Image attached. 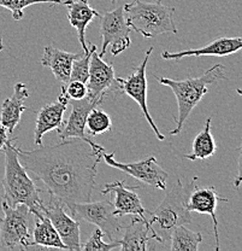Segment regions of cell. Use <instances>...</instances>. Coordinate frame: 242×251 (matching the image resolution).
Returning <instances> with one entry per match:
<instances>
[{
	"label": "cell",
	"instance_id": "16",
	"mask_svg": "<svg viewBox=\"0 0 242 251\" xmlns=\"http://www.w3.org/2000/svg\"><path fill=\"white\" fill-rule=\"evenodd\" d=\"M242 49V38H217L206 46L200 49H191L186 51L179 52H169L163 51L160 57L166 61H179V59L188 58V57H202V56H215L224 57L239 52Z\"/></svg>",
	"mask_w": 242,
	"mask_h": 251
},
{
	"label": "cell",
	"instance_id": "27",
	"mask_svg": "<svg viewBox=\"0 0 242 251\" xmlns=\"http://www.w3.org/2000/svg\"><path fill=\"white\" fill-rule=\"evenodd\" d=\"M95 45H90L88 53L80 54L77 58L74 59L71 65V72H70L69 81H81L86 83L88 80V73H89V61L90 54Z\"/></svg>",
	"mask_w": 242,
	"mask_h": 251
},
{
	"label": "cell",
	"instance_id": "9",
	"mask_svg": "<svg viewBox=\"0 0 242 251\" xmlns=\"http://www.w3.org/2000/svg\"><path fill=\"white\" fill-rule=\"evenodd\" d=\"M153 52V47L146 51L145 58L140 63L137 67L134 68L132 74L128 77L122 78L116 77L117 83H118V90L121 94H127L129 96L132 100L136 101L139 104L140 109H141L142 114H144L145 119L150 124L151 128L154 132L155 137L158 140L163 141L165 140V135L161 134V132L158 129L157 125L153 121L152 116H151L150 111H148L147 106V77H146V68H147V63L150 61V57Z\"/></svg>",
	"mask_w": 242,
	"mask_h": 251
},
{
	"label": "cell",
	"instance_id": "18",
	"mask_svg": "<svg viewBox=\"0 0 242 251\" xmlns=\"http://www.w3.org/2000/svg\"><path fill=\"white\" fill-rule=\"evenodd\" d=\"M63 4L67 9L69 23L76 29L83 53H88L89 49L86 43V29L94 17H100V14L90 6L88 0H65Z\"/></svg>",
	"mask_w": 242,
	"mask_h": 251
},
{
	"label": "cell",
	"instance_id": "2",
	"mask_svg": "<svg viewBox=\"0 0 242 251\" xmlns=\"http://www.w3.org/2000/svg\"><path fill=\"white\" fill-rule=\"evenodd\" d=\"M10 140L4 150L5 172L2 177L4 200L10 206L25 204L34 218L44 216L45 203L40 196V190L29 176V173L18 159L17 146Z\"/></svg>",
	"mask_w": 242,
	"mask_h": 251
},
{
	"label": "cell",
	"instance_id": "22",
	"mask_svg": "<svg viewBox=\"0 0 242 251\" xmlns=\"http://www.w3.org/2000/svg\"><path fill=\"white\" fill-rule=\"evenodd\" d=\"M34 247L41 248V249L56 248V249L66 250V247L62 242L58 232L56 231V228H54L47 216L44 215L41 218H34L30 248Z\"/></svg>",
	"mask_w": 242,
	"mask_h": 251
},
{
	"label": "cell",
	"instance_id": "14",
	"mask_svg": "<svg viewBox=\"0 0 242 251\" xmlns=\"http://www.w3.org/2000/svg\"><path fill=\"white\" fill-rule=\"evenodd\" d=\"M100 104H103V101L88 96L80 100H69V105H71V114L65 124L57 129L58 137L62 140L79 138L85 141H89L90 139L86 134V121L90 110Z\"/></svg>",
	"mask_w": 242,
	"mask_h": 251
},
{
	"label": "cell",
	"instance_id": "1",
	"mask_svg": "<svg viewBox=\"0 0 242 251\" xmlns=\"http://www.w3.org/2000/svg\"><path fill=\"white\" fill-rule=\"evenodd\" d=\"M18 159L28 173L41 181L51 200L63 204L90 202L95 187L98 164L105 149L90 139H66L51 146H39L35 150L17 148Z\"/></svg>",
	"mask_w": 242,
	"mask_h": 251
},
{
	"label": "cell",
	"instance_id": "30",
	"mask_svg": "<svg viewBox=\"0 0 242 251\" xmlns=\"http://www.w3.org/2000/svg\"><path fill=\"white\" fill-rule=\"evenodd\" d=\"M11 140L9 138V132H7L6 128L4 127L1 124H0V153L4 152L5 150V146L9 141Z\"/></svg>",
	"mask_w": 242,
	"mask_h": 251
},
{
	"label": "cell",
	"instance_id": "21",
	"mask_svg": "<svg viewBox=\"0 0 242 251\" xmlns=\"http://www.w3.org/2000/svg\"><path fill=\"white\" fill-rule=\"evenodd\" d=\"M79 56L80 53H71V52L63 51V50L56 49L53 46H46L44 49L40 63L41 65L48 68L53 73L54 77L62 85H65V83L69 82L72 62Z\"/></svg>",
	"mask_w": 242,
	"mask_h": 251
},
{
	"label": "cell",
	"instance_id": "13",
	"mask_svg": "<svg viewBox=\"0 0 242 251\" xmlns=\"http://www.w3.org/2000/svg\"><path fill=\"white\" fill-rule=\"evenodd\" d=\"M44 215L47 216L52 222L62 242L66 247V250L79 251L82 249L80 222L66 213V209L63 204L54 200H49V203H45Z\"/></svg>",
	"mask_w": 242,
	"mask_h": 251
},
{
	"label": "cell",
	"instance_id": "4",
	"mask_svg": "<svg viewBox=\"0 0 242 251\" xmlns=\"http://www.w3.org/2000/svg\"><path fill=\"white\" fill-rule=\"evenodd\" d=\"M198 180L199 177L195 176L189 184H182L181 180L177 179L163 202L150 214L148 222L163 240H170L174 228L181 225L192 224L193 221L191 211L187 209V200L192 190L198 186Z\"/></svg>",
	"mask_w": 242,
	"mask_h": 251
},
{
	"label": "cell",
	"instance_id": "19",
	"mask_svg": "<svg viewBox=\"0 0 242 251\" xmlns=\"http://www.w3.org/2000/svg\"><path fill=\"white\" fill-rule=\"evenodd\" d=\"M29 97V91L23 82H17L14 87L11 97L5 99L1 104L0 111V124L7 129L9 134H12L15 128L22 119V114L25 111L24 101Z\"/></svg>",
	"mask_w": 242,
	"mask_h": 251
},
{
	"label": "cell",
	"instance_id": "32",
	"mask_svg": "<svg viewBox=\"0 0 242 251\" xmlns=\"http://www.w3.org/2000/svg\"><path fill=\"white\" fill-rule=\"evenodd\" d=\"M116 1H117V0H111V2H112V4H114Z\"/></svg>",
	"mask_w": 242,
	"mask_h": 251
},
{
	"label": "cell",
	"instance_id": "6",
	"mask_svg": "<svg viewBox=\"0 0 242 251\" xmlns=\"http://www.w3.org/2000/svg\"><path fill=\"white\" fill-rule=\"evenodd\" d=\"M4 218L0 219V247L6 250L29 249L32 243L34 215L25 204L10 206L1 203Z\"/></svg>",
	"mask_w": 242,
	"mask_h": 251
},
{
	"label": "cell",
	"instance_id": "28",
	"mask_svg": "<svg viewBox=\"0 0 242 251\" xmlns=\"http://www.w3.org/2000/svg\"><path fill=\"white\" fill-rule=\"evenodd\" d=\"M104 233L98 228L93 232L92 235L87 239L85 245H82V249L85 251H111L113 249H119V240L111 243L104 242Z\"/></svg>",
	"mask_w": 242,
	"mask_h": 251
},
{
	"label": "cell",
	"instance_id": "26",
	"mask_svg": "<svg viewBox=\"0 0 242 251\" xmlns=\"http://www.w3.org/2000/svg\"><path fill=\"white\" fill-rule=\"evenodd\" d=\"M62 4V0H0V7L9 10L15 21H21L24 17L23 10L34 4Z\"/></svg>",
	"mask_w": 242,
	"mask_h": 251
},
{
	"label": "cell",
	"instance_id": "20",
	"mask_svg": "<svg viewBox=\"0 0 242 251\" xmlns=\"http://www.w3.org/2000/svg\"><path fill=\"white\" fill-rule=\"evenodd\" d=\"M123 231L118 239L121 251H147L152 249L151 243L154 240V238L147 224L140 218L134 216L128 226L123 227Z\"/></svg>",
	"mask_w": 242,
	"mask_h": 251
},
{
	"label": "cell",
	"instance_id": "24",
	"mask_svg": "<svg viewBox=\"0 0 242 251\" xmlns=\"http://www.w3.org/2000/svg\"><path fill=\"white\" fill-rule=\"evenodd\" d=\"M170 242L171 251H198L202 242V234L191 231L184 225H181L171 232Z\"/></svg>",
	"mask_w": 242,
	"mask_h": 251
},
{
	"label": "cell",
	"instance_id": "10",
	"mask_svg": "<svg viewBox=\"0 0 242 251\" xmlns=\"http://www.w3.org/2000/svg\"><path fill=\"white\" fill-rule=\"evenodd\" d=\"M139 186H128L124 180H119V181L108 182L104 186L101 193L103 195H114V210H116L117 216H124V215H132L137 216L147 224L150 227V231L152 233L153 238L155 242L163 244L164 240L155 233L154 229L151 227L148 219H150L151 211L146 210L142 205L141 200H140L139 195L136 193V190Z\"/></svg>",
	"mask_w": 242,
	"mask_h": 251
},
{
	"label": "cell",
	"instance_id": "11",
	"mask_svg": "<svg viewBox=\"0 0 242 251\" xmlns=\"http://www.w3.org/2000/svg\"><path fill=\"white\" fill-rule=\"evenodd\" d=\"M103 159L109 167L127 173L130 176L135 177L141 181L142 184L148 185L158 190H166V180H168V172L164 171L158 163L154 156H151L141 161L132 162V163H122L114 159V153H103Z\"/></svg>",
	"mask_w": 242,
	"mask_h": 251
},
{
	"label": "cell",
	"instance_id": "25",
	"mask_svg": "<svg viewBox=\"0 0 242 251\" xmlns=\"http://www.w3.org/2000/svg\"><path fill=\"white\" fill-rule=\"evenodd\" d=\"M86 128L93 137H97V135L109 132L112 128V121H111L110 115L104 111V110L99 109L98 106H95L88 114L87 121H86Z\"/></svg>",
	"mask_w": 242,
	"mask_h": 251
},
{
	"label": "cell",
	"instance_id": "31",
	"mask_svg": "<svg viewBox=\"0 0 242 251\" xmlns=\"http://www.w3.org/2000/svg\"><path fill=\"white\" fill-rule=\"evenodd\" d=\"M2 50H4V45H2V39L1 36H0V52H1Z\"/></svg>",
	"mask_w": 242,
	"mask_h": 251
},
{
	"label": "cell",
	"instance_id": "23",
	"mask_svg": "<svg viewBox=\"0 0 242 251\" xmlns=\"http://www.w3.org/2000/svg\"><path fill=\"white\" fill-rule=\"evenodd\" d=\"M211 117L206 120L205 127L202 128L201 132L198 133L193 141V150L191 153L184 155V158L191 159V161H197V159H207L211 156L215 155L216 152V141L211 133Z\"/></svg>",
	"mask_w": 242,
	"mask_h": 251
},
{
	"label": "cell",
	"instance_id": "15",
	"mask_svg": "<svg viewBox=\"0 0 242 251\" xmlns=\"http://www.w3.org/2000/svg\"><path fill=\"white\" fill-rule=\"evenodd\" d=\"M220 202H228L226 198L220 197L217 193L215 186L210 187H199L195 186L192 192L189 193L187 200V209L191 213L207 214L211 216L213 224V233L216 239V251L220 249V233H218V220L216 216V209Z\"/></svg>",
	"mask_w": 242,
	"mask_h": 251
},
{
	"label": "cell",
	"instance_id": "3",
	"mask_svg": "<svg viewBox=\"0 0 242 251\" xmlns=\"http://www.w3.org/2000/svg\"><path fill=\"white\" fill-rule=\"evenodd\" d=\"M225 67L223 64L213 65L209 70L199 77H188L184 80H173L169 77L155 76L161 85L170 87L176 99H177L178 115L175 119L176 127L170 132V135H178L186 124L187 119L192 114L195 106L201 101L205 94L209 91L207 86L217 82L220 80H225Z\"/></svg>",
	"mask_w": 242,
	"mask_h": 251
},
{
	"label": "cell",
	"instance_id": "29",
	"mask_svg": "<svg viewBox=\"0 0 242 251\" xmlns=\"http://www.w3.org/2000/svg\"><path fill=\"white\" fill-rule=\"evenodd\" d=\"M62 92L69 98V100H80L87 97V86L81 81H69L62 85Z\"/></svg>",
	"mask_w": 242,
	"mask_h": 251
},
{
	"label": "cell",
	"instance_id": "7",
	"mask_svg": "<svg viewBox=\"0 0 242 251\" xmlns=\"http://www.w3.org/2000/svg\"><path fill=\"white\" fill-rule=\"evenodd\" d=\"M66 210L74 219L85 220L97 226L104 235H108L110 242H116L121 237L123 226L119 224L111 201L72 204Z\"/></svg>",
	"mask_w": 242,
	"mask_h": 251
},
{
	"label": "cell",
	"instance_id": "8",
	"mask_svg": "<svg viewBox=\"0 0 242 251\" xmlns=\"http://www.w3.org/2000/svg\"><path fill=\"white\" fill-rule=\"evenodd\" d=\"M100 35L103 39L99 56L104 57L108 52V47L111 46L112 56H118L132 45L130 40V28L126 21L123 6L117 7L112 11H106L100 15Z\"/></svg>",
	"mask_w": 242,
	"mask_h": 251
},
{
	"label": "cell",
	"instance_id": "12",
	"mask_svg": "<svg viewBox=\"0 0 242 251\" xmlns=\"http://www.w3.org/2000/svg\"><path fill=\"white\" fill-rule=\"evenodd\" d=\"M87 86V96L90 98L99 99L104 103L109 97L117 96L119 93L118 83L116 81L113 65L105 62L97 52V46L93 49L89 61V73Z\"/></svg>",
	"mask_w": 242,
	"mask_h": 251
},
{
	"label": "cell",
	"instance_id": "5",
	"mask_svg": "<svg viewBox=\"0 0 242 251\" xmlns=\"http://www.w3.org/2000/svg\"><path fill=\"white\" fill-rule=\"evenodd\" d=\"M126 21L130 29L141 34L145 39H153L161 34H177L174 21L175 7L166 6L161 0L148 2L134 0L123 6Z\"/></svg>",
	"mask_w": 242,
	"mask_h": 251
},
{
	"label": "cell",
	"instance_id": "17",
	"mask_svg": "<svg viewBox=\"0 0 242 251\" xmlns=\"http://www.w3.org/2000/svg\"><path fill=\"white\" fill-rule=\"evenodd\" d=\"M69 105V98L61 91L57 100L46 104L36 115L35 129H34V143L35 145H43V137L49 130L58 129L63 125L64 112Z\"/></svg>",
	"mask_w": 242,
	"mask_h": 251
}]
</instances>
